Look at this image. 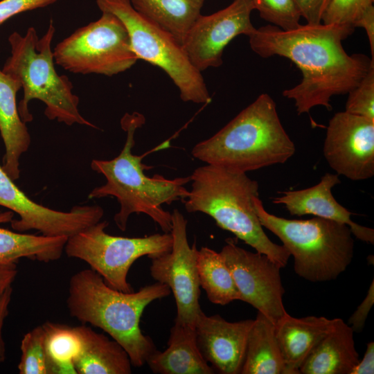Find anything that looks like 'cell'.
<instances>
[{
  "label": "cell",
  "mask_w": 374,
  "mask_h": 374,
  "mask_svg": "<svg viewBox=\"0 0 374 374\" xmlns=\"http://www.w3.org/2000/svg\"><path fill=\"white\" fill-rule=\"evenodd\" d=\"M80 349L73 360L78 374H130L132 363L123 347L114 339L84 325L73 327Z\"/></svg>",
  "instance_id": "21"
},
{
  "label": "cell",
  "mask_w": 374,
  "mask_h": 374,
  "mask_svg": "<svg viewBox=\"0 0 374 374\" xmlns=\"http://www.w3.org/2000/svg\"><path fill=\"white\" fill-rule=\"evenodd\" d=\"M347 323L337 318L334 328L317 344L299 368L303 374H350L359 361Z\"/></svg>",
  "instance_id": "22"
},
{
  "label": "cell",
  "mask_w": 374,
  "mask_h": 374,
  "mask_svg": "<svg viewBox=\"0 0 374 374\" xmlns=\"http://www.w3.org/2000/svg\"><path fill=\"white\" fill-rule=\"evenodd\" d=\"M253 202L261 225L281 240L299 276L314 283L329 281L350 264L355 243L348 225L319 217L289 220L268 213L259 197Z\"/></svg>",
  "instance_id": "7"
},
{
  "label": "cell",
  "mask_w": 374,
  "mask_h": 374,
  "mask_svg": "<svg viewBox=\"0 0 374 374\" xmlns=\"http://www.w3.org/2000/svg\"><path fill=\"white\" fill-rule=\"evenodd\" d=\"M331 0H295L302 17L307 24H319Z\"/></svg>",
  "instance_id": "33"
},
{
  "label": "cell",
  "mask_w": 374,
  "mask_h": 374,
  "mask_svg": "<svg viewBox=\"0 0 374 374\" xmlns=\"http://www.w3.org/2000/svg\"><path fill=\"white\" fill-rule=\"evenodd\" d=\"M96 3L102 12H111L121 19L138 59L163 70L177 87L183 101L196 104L211 102L201 72L170 33L136 11L130 0H97Z\"/></svg>",
  "instance_id": "8"
},
{
  "label": "cell",
  "mask_w": 374,
  "mask_h": 374,
  "mask_svg": "<svg viewBox=\"0 0 374 374\" xmlns=\"http://www.w3.org/2000/svg\"><path fill=\"white\" fill-rule=\"evenodd\" d=\"M20 89L21 84L17 79L0 69V133L6 148L2 168L14 181L19 178V160L31 141L16 102Z\"/></svg>",
  "instance_id": "19"
},
{
  "label": "cell",
  "mask_w": 374,
  "mask_h": 374,
  "mask_svg": "<svg viewBox=\"0 0 374 374\" xmlns=\"http://www.w3.org/2000/svg\"><path fill=\"white\" fill-rule=\"evenodd\" d=\"M354 30L323 23L289 30L268 25L256 28L248 37L251 48L259 56L286 57L301 71V82L283 91L284 97L294 100L301 115L309 114L315 106L331 110V97L348 93L374 66V60L361 53L350 55L344 50L341 42Z\"/></svg>",
  "instance_id": "1"
},
{
  "label": "cell",
  "mask_w": 374,
  "mask_h": 374,
  "mask_svg": "<svg viewBox=\"0 0 374 374\" xmlns=\"http://www.w3.org/2000/svg\"><path fill=\"white\" fill-rule=\"evenodd\" d=\"M374 0H331L323 17V24L344 25L354 28L361 15Z\"/></svg>",
  "instance_id": "31"
},
{
  "label": "cell",
  "mask_w": 374,
  "mask_h": 374,
  "mask_svg": "<svg viewBox=\"0 0 374 374\" xmlns=\"http://www.w3.org/2000/svg\"><path fill=\"white\" fill-rule=\"evenodd\" d=\"M355 28H363L369 41L371 59L374 60V6L368 8L354 25Z\"/></svg>",
  "instance_id": "35"
},
{
  "label": "cell",
  "mask_w": 374,
  "mask_h": 374,
  "mask_svg": "<svg viewBox=\"0 0 374 374\" xmlns=\"http://www.w3.org/2000/svg\"><path fill=\"white\" fill-rule=\"evenodd\" d=\"M146 364L154 373H215L198 348L195 326L177 321L170 329L168 348L164 351L156 349L147 359Z\"/></svg>",
  "instance_id": "20"
},
{
  "label": "cell",
  "mask_w": 374,
  "mask_h": 374,
  "mask_svg": "<svg viewBox=\"0 0 374 374\" xmlns=\"http://www.w3.org/2000/svg\"><path fill=\"white\" fill-rule=\"evenodd\" d=\"M340 182L339 175L327 172L312 187L279 192L281 195L274 197L272 202L283 205L292 215H312L345 224L356 238L373 244V229L353 222V213L337 202L332 195V188Z\"/></svg>",
  "instance_id": "17"
},
{
  "label": "cell",
  "mask_w": 374,
  "mask_h": 374,
  "mask_svg": "<svg viewBox=\"0 0 374 374\" xmlns=\"http://www.w3.org/2000/svg\"><path fill=\"white\" fill-rule=\"evenodd\" d=\"M374 373V342H368L362 359L353 368L350 374Z\"/></svg>",
  "instance_id": "37"
},
{
  "label": "cell",
  "mask_w": 374,
  "mask_h": 374,
  "mask_svg": "<svg viewBox=\"0 0 374 374\" xmlns=\"http://www.w3.org/2000/svg\"><path fill=\"white\" fill-rule=\"evenodd\" d=\"M336 319L308 316L295 318L287 312L275 323V335L288 374L299 368L317 344L335 326Z\"/></svg>",
  "instance_id": "18"
},
{
  "label": "cell",
  "mask_w": 374,
  "mask_h": 374,
  "mask_svg": "<svg viewBox=\"0 0 374 374\" xmlns=\"http://www.w3.org/2000/svg\"><path fill=\"white\" fill-rule=\"evenodd\" d=\"M171 213L172 249L150 258V274L157 282L168 285L173 294L177 306L175 321L195 326L202 311L197 265L198 249L195 243L192 246L188 243V221L183 214L178 209H174Z\"/></svg>",
  "instance_id": "11"
},
{
  "label": "cell",
  "mask_w": 374,
  "mask_h": 374,
  "mask_svg": "<svg viewBox=\"0 0 374 374\" xmlns=\"http://www.w3.org/2000/svg\"><path fill=\"white\" fill-rule=\"evenodd\" d=\"M12 292V286L8 287L0 297V363L6 359V346L3 338V326L4 321L8 314V307Z\"/></svg>",
  "instance_id": "36"
},
{
  "label": "cell",
  "mask_w": 374,
  "mask_h": 374,
  "mask_svg": "<svg viewBox=\"0 0 374 374\" xmlns=\"http://www.w3.org/2000/svg\"><path fill=\"white\" fill-rule=\"evenodd\" d=\"M57 1L58 0H1L0 1V25L18 14L44 8Z\"/></svg>",
  "instance_id": "32"
},
{
  "label": "cell",
  "mask_w": 374,
  "mask_h": 374,
  "mask_svg": "<svg viewBox=\"0 0 374 374\" xmlns=\"http://www.w3.org/2000/svg\"><path fill=\"white\" fill-rule=\"evenodd\" d=\"M17 272L15 262L0 264V297L8 287L12 286Z\"/></svg>",
  "instance_id": "38"
},
{
  "label": "cell",
  "mask_w": 374,
  "mask_h": 374,
  "mask_svg": "<svg viewBox=\"0 0 374 374\" xmlns=\"http://www.w3.org/2000/svg\"><path fill=\"white\" fill-rule=\"evenodd\" d=\"M233 276L240 301H244L276 323L286 312L277 262L265 254L247 251L227 239L220 252Z\"/></svg>",
  "instance_id": "12"
},
{
  "label": "cell",
  "mask_w": 374,
  "mask_h": 374,
  "mask_svg": "<svg viewBox=\"0 0 374 374\" xmlns=\"http://www.w3.org/2000/svg\"><path fill=\"white\" fill-rule=\"evenodd\" d=\"M190 177L191 189L183 201L186 211L209 215L220 228L267 255L281 267L286 266L290 252L283 244L268 238L256 213L253 201L259 197L257 181L247 173L206 163Z\"/></svg>",
  "instance_id": "5"
},
{
  "label": "cell",
  "mask_w": 374,
  "mask_h": 374,
  "mask_svg": "<svg viewBox=\"0 0 374 374\" xmlns=\"http://www.w3.org/2000/svg\"><path fill=\"white\" fill-rule=\"evenodd\" d=\"M206 0H130L134 9L182 44Z\"/></svg>",
  "instance_id": "25"
},
{
  "label": "cell",
  "mask_w": 374,
  "mask_h": 374,
  "mask_svg": "<svg viewBox=\"0 0 374 374\" xmlns=\"http://www.w3.org/2000/svg\"><path fill=\"white\" fill-rule=\"evenodd\" d=\"M55 31L51 20L41 38L33 27H29L24 35L15 31L8 37L11 55L2 71L17 79L23 89V98L17 105L19 116L26 123L32 121L28 103L37 99L45 105L44 115L51 121L97 128L79 112V98L72 92L69 78L59 75L55 69L51 48Z\"/></svg>",
  "instance_id": "6"
},
{
  "label": "cell",
  "mask_w": 374,
  "mask_h": 374,
  "mask_svg": "<svg viewBox=\"0 0 374 374\" xmlns=\"http://www.w3.org/2000/svg\"><path fill=\"white\" fill-rule=\"evenodd\" d=\"M55 63L78 74L112 76L130 69L139 60L123 23L102 12L96 21L75 30L53 51Z\"/></svg>",
  "instance_id": "10"
},
{
  "label": "cell",
  "mask_w": 374,
  "mask_h": 374,
  "mask_svg": "<svg viewBox=\"0 0 374 374\" xmlns=\"http://www.w3.org/2000/svg\"><path fill=\"white\" fill-rule=\"evenodd\" d=\"M143 123V117L138 113L123 116L121 126L127 132L124 146L119 154L112 159L91 161V168L103 175L106 183L94 188L88 198L116 197L120 209L114 215V220L123 231L126 230L132 214L144 213L155 222L163 233H170L172 213L164 210L162 205H170L179 200L183 202L189 193L185 186L190 182V177L167 179L160 175L150 177L144 173L143 155L132 153L135 131Z\"/></svg>",
  "instance_id": "3"
},
{
  "label": "cell",
  "mask_w": 374,
  "mask_h": 374,
  "mask_svg": "<svg viewBox=\"0 0 374 374\" xmlns=\"http://www.w3.org/2000/svg\"><path fill=\"white\" fill-rule=\"evenodd\" d=\"M170 292L168 285L158 282L136 292H123L109 287L90 268L71 277L66 306L71 317L102 329L120 344L132 366L141 367L157 348L152 339L143 334L141 317L150 303Z\"/></svg>",
  "instance_id": "2"
},
{
  "label": "cell",
  "mask_w": 374,
  "mask_h": 374,
  "mask_svg": "<svg viewBox=\"0 0 374 374\" xmlns=\"http://www.w3.org/2000/svg\"><path fill=\"white\" fill-rule=\"evenodd\" d=\"M242 374H288L275 335V323L258 312L248 334Z\"/></svg>",
  "instance_id": "24"
},
{
  "label": "cell",
  "mask_w": 374,
  "mask_h": 374,
  "mask_svg": "<svg viewBox=\"0 0 374 374\" xmlns=\"http://www.w3.org/2000/svg\"><path fill=\"white\" fill-rule=\"evenodd\" d=\"M345 112L374 120V66L349 91Z\"/></svg>",
  "instance_id": "30"
},
{
  "label": "cell",
  "mask_w": 374,
  "mask_h": 374,
  "mask_svg": "<svg viewBox=\"0 0 374 374\" xmlns=\"http://www.w3.org/2000/svg\"><path fill=\"white\" fill-rule=\"evenodd\" d=\"M45 330L48 374L76 373L73 360L80 349V341L73 328L46 321Z\"/></svg>",
  "instance_id": "27"
},
{
  "label": "cell",
  "mask_w": 374,
  "mask_h": 374,
  "mask_svg": "<svg viewBox=\"0 0 374 374\" xmlns=\"http://www.w3.org/2000/svg\"><path fill=\"white\" fill-rule=\"evenodd\" d=\"M374 303V280L370 285L366 296L348 320L354 332L360 333L364 328L369 312Z\"/></svg>",
  "instance_id": "34"
},
{
  "label": "cell",
  "mask_w": 374,
  "mask_h": 374,
  "mask_svg": "<svg viewBox=\"0 0 374 374\" xmlns=\"http://www.w3.org/2000/svg\"><path fill=\"white\" fill-rule=\"evenodd\" d=\"M253 319L230 322L202 310L195 322L196 341L201 355L215 373H240L247 341Z\"/></svg>",
  "instance_id": "16"
},
{
  "label": "cell",
  "mask_w": 374,
  "mask_h": 374,
  "mask_svg": "<svg viewBox=\"0 0 374 374\" xmlns=\"http://www.w3.org/2000/svg\"><path fill=\"white\" fill-rule=\"evenodd\" d=\"M260 16L284 30L299 26L301 17L295 0H246Z\"/></svg>",
  "instance_id": "29"
},
{
  "label": "cell",
  "mask_w": 374,
  "mask_h": 374,
  "mask_svg": "<svg viewBox=\"0 0 374 374\" xmlns=\"http://www.w3.org/2000/svg\"><path fill=\"white\" fill-rule=\"evenodd\" d=\"M17 368L20 374H48L45 330L39 326L24 335Z\"/></svg>",
  "instance_id": "28"
},
{
  "label": "cell",
  "mask_w": 374,
  "mask_h": 374,
  "mask_svg": "<svg viewBox=\"0 0 374 374\" xmlns=\"http://www.w3.org/2000/svg\"><path fill=\"white\" fill-rule=\"evenodd\" d=\"M0 206L16 213L12 228L23 233L35 230L46 236L69 238L100 222L104 210L98 205H77L69 211H60L33 201L15 184L0 166Z\"/></svg>",
  "instance_id": "13"
},
{
  "label": "cell",
  "mask_w": 374,
  "mask_h": 374,
  "mask_svg": "<svg viewBox=\"0 0 374 374\" xmlns=\"http://www.w3.org/2000/svg\"><path fill=\"white\" fill-rule=\"evenodd\" d=\"M197 265L200 287L211 303L226 305L240 300L233 276L220 253L201 247L197 250Z\"/></svg>",
  "instance_id": "26"
},
{
  "label": "cell",
  "mask_w": 374,
  "mask_h": 374,
  "mask_svg": "<svg viewBox=\"0 0 374 374\" xmlns=\"http://www.w3.org/2000/svg\"><path fill=\"white\" fill-rule=\"evenodd\" d=\"M252 10L246 0H233L216 12L200 15L181 44L192 64L200 72L222 65L228 44L239 35L249 36L256 29L251 21Z\"/></svg>",
  "instance_id": "15"
},
{
  "label": "cell",
  "mask_w": 374,
  "mask_h": 374,
  "mask_svg": "<svg viewBox=\"0 0 374 374\" xmlns=\"http://www.w3.org/2000/svg\"><path fill=\"white\" fill-rule=\"evenodd\" d=\"M295 151L276 103L262 93L214 135L197 143L191 154L206 164L247 173L284 163Z\"/></svg>",
  "instance_id": "4"
},
{
  "label": "cell",
  "mask_w": 374,
  "mask_h": 374,
  "mask_svg": "<svg viewBox=\"0 0 374 374\" xmlns=\"http://www.w3.org/2000/svg\"><path fill=\"white\" fill-rule=\"evenodd\" d=\"M108 225L107 221H100L68 238L64 251L68 257L87 262L109 287L132 292L134 289L127 279L132 264L144 256L152 258L169 252L172 246V234L115 236L105 231Z\"/></svg>",
  "instance_id": "9"
},
{
  "label": "cell",
  "mask_w": 374,
  "mask_h": 374,
  "mask_svg": "<svg viewBox=\"0 0 374 374\" xmlns=\"http://www.w3.org/2000/svg\"><path fill=\"white\" fill-rule=\"evenodd\" d=\"M11 211L0 213V224L11 222ZM68 238L14 232L0 227V264L17 262L21 258L48 262L60 258Z\"/></svg>",
  "instance_id": "23"
},
{
  "label": "cell",
  "mask_w": 374,
  "mask_h": 374,
  "mask_svg": "<svg viewBox=\"0 0 374 374\" xmlns=\"http://www.w3.org/2000/svg\"><path fill=\"white\" fill-rule=\"evenodd\" d=\"M323 155L337 175L353 181L374 175V120L340 112L329 121Z\"/></svg>",
  "instance_id": "14"
}]
</instances>
